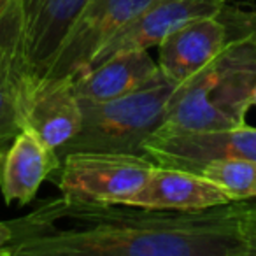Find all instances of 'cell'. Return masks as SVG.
I'll use <instances>...</instances> for the list:
<instances>
[{
	"mask_svg": "<svg viewBox=\"0 0 256 256\" xmlns=\"http://www.w3.org/2000/svg\"><path fill=\"white\" fill-rule=\"evenodd\" d=\"M28 106L22 2L12 0L0 12V148L25 126Z\"/></svg>",
	"mask_w": 256,
	"mask_h": 256,
	"instance_id": "cell-8",
	"label": "cell"
},
{
	"mask_svg": "<svg viewBox=\"0 0 256 256\" xmlns=\"http://www.w3.org/2000/svg\"><path fill=\"white\" fill-rule=\"evenodd\" d=\"M176 86L162 74L151 84L128 95L107 102H81V130L58 150V156L64 158L74 151L142 154V142L164 126Z\"/></svg>",
	"mask_w": 256,
	"mask_h": 256,
	"instance_id": "cell-3",
	"label": "cell"
},
{
	"mask_svg": "<svg viewBox=\"0 0 256 256\" xmlns=\"http://www.w3.org/2000/svg\"><path fill=\"white\" fill-rule=\"evenodd\" d=\"M62 158L34 130L23 126L0 148V193L8 206H28L44 181H53Z\"/></svg>",
	"mask_w": 256,
	"mask_h": 256,
	"instance_id": "cell-9",
	"label": "cell"
},
{
	"mask_svg": "<svg viewBox=\"0 0 256 256\" xmlns=\"http://www.w3.org/2000/svg\"><path fill=\"white\" fill-rule=\"evenodd\" d=\"M140 153L153 164L200 174L206 165L232 158L256 160V128L248 123L216 130L158 128L142 142Z\"/></svg>",
	"mask_w": 256,
	"mask_h": 256,
	"instance_id": "cell-6",
	"label": "cell"
},
{
	"mask_svg": "<svg viewBox=\"0 0 256 256\" xmlns=\"http://www.w3.org/2000/svg\"><path fill=\"white\" fill-rule=\"evenodd\" d=\"M16 240V223L11 221H0V256H8V251Z\"/></svg>",
	"mask_w": 256,
	"mask_h": 256,
	"instance_id": "cell-17",
	"label": "cell"
},
{
	"mask_svg": "<svg viewBox=\"0 0 256 256\" xmlns=\"http://www.w3.org/2000/svg\"><path fill=\"white\" fill-rule=\"evenodd\" d=\"M230 200L224 190L202 174L154 165L146 184L126 206L150 210H190L226 204Z\"/></svg>",
	"mask_w": 256,
	"mask_h": 256,
	"instance_id": "cell-13",
	"label": "cell"
},
{
	"mask_svg": "<svg viewBox=\"0 0 256 256\" xmlns=\"http://www.w3.org/2000/svg\"><path fill=\"white\" fill-rule=\"evenodd\" d=\"M252 106L256 107V88H254V92H252Z\"/></svg>",
	"mask_w": 256,
	"mask_h": 256,
	"instance_id": "cell-19",
	"label": "cell"
},
{
	"mask_svg": "<svg viewBox=\"0 0 256 256\" xmlns=\"http://www.w3.org/2000/svg\"><path fill=\"white\" fill-rule=\"evenodd\" d=\"M23 12V53L30 100L46 79L62 42L86 0H20Z\"/></svg>",
	"mask_w": 256,
	"mask_h": 256,
	"instance_id": "cell-7",
	"label": "cell"
},
{
	"mask_svg": "<svg viewBox=\"0 0 256 256\" xmlns=\"http://www.w3.org/2000/svg\"><path fill=\"white\" fill-rule=\"evenodd\" d=\"M144 154L74 151L53 178L62 198L74 206H126L154 168Z\"/></svg>",
	"mask_w": 256,
	"mask_h": 256,
	"instance_id": "cell-4",
	"label": "cell"
},
{
	"mask_svg": "<svg viewBox=\"0 0 256 256\" xmlns=\"http://www.w3.org/2000/svg\"><path fill=\"white\" fill-rule=\"evenodd\" d=\"M200 174L224 190L232 200L256 198V160L232 158L212 162Z\"/></svg>",
	"mask_w": 256,
	"mask_h": 256,
	"instance_id": "cell-15",
	"label": "cell"
},
{
	"mask_svg": "<svg viewBox=\"0 0 256 256\" xmlns=\"http://www.w3.org/2000/svg\"><path fill=\"white\" fill-rule=\"evenodd\" d=\"M230 40L228 26L220 16H202L184 23L158 44V67L174 84L202 70Z\"/></svg>",
	"mask_w": 256,
	"mask_h": 256,
	"instance_id": "cell-11",
	"label": "cell"
},
{
	"mask_svg": "<svg viewBox=\"0 0 256 256\" xmlns=\"http://www.w3.org/2000/svg\"><path fill=\"white\" fill-rule=\"evenodd\" d=\"M82 107L72 81L51 82L34 93L25 116V126L48 146L60 150L81 130Z\"/></svg>",
	"mask_w": 256,
	"mask_h": 256,
	"instance_id": "cell-14",
	"label": "cell"
},
{
	"mask_svg": "<svg viewBox=\"0 0 256 256\" xmlns=\"http://www.w3.org/2000/svg\"><path fill=\"white\" fill-rule=\"evenodd\" d=\"M218 16L228 26L230 39L234 36H240V34H254L256 36V11H248V9L226 4Z\"/></svg>",
	"mask_w": 256,
	"mask_h": 256,
	"instance_id": "cell-16",
	"label": "cell"
},
{
	"mask_svg": "<svg viewBox=\"0 0 256 256\" xmlns=\"http://www.w3.org/2000/svg\"><path fill=\"white\" fill-rule=\"evenodd\" d=\"M16 221L8 256H256V198L190 210L74 206L54 198Z\"/></svg>",
	"mask_w": 256,
	"mask_h": 256,
	"instance_id": "cell-1",
	"label": "cell"
},
{
	"mask_svg": "<svg viewBox=\"0 0 256 256\" xmlns=\"http://www.w3.org/2000/svg\"><path fill=\"white\" fill-rule=\"evenodd\" d=\"M230 0H156L124 30H121L90 64V67L116 53L150 50L184 23L202 16H218ZM86 70V68H84Z\"/></svg>",
	"mask_w": 256,
	"mask_h": 256,
	"instance_id": "cell-10",
	"label": "cell"
},
{
	"mask_svg": "<svg viewBox=\"0 0 256 256\" xmlns=\"http://www.w3.org/2000/svg\"><path fill=\"white\" fill-rule=\"evenodd\" d=\"M9 2H12V0H0V12H2L6 8H8Z\"/></svg>",
	"mask_w": 256,
	"mask_h": 256,
	"instance_id": "cell-18",
	"label": "cell"
},
{
	"mask_svg": "<svg viewBox=\"0 0 256 256\" xmlns=\"http://www.w3.org/2000/svg\"><path fill=\"white\" fill-rule=\"evenodd\" d=\"M256 88V36H234L202 70L178 84L164 128L216 130L246 124Z\"/></svg>",
	"mask_w": 256,
	"mask_h": 256,
	"instance_id": "cell-2",
	"label": "cell"
},
{
	"mask_svg": "<svg viewBox=\"0 0 256 256\" xmlns=\"http://www.w3.org/2000/svg\"><path fill=\"white\" fill-rule=\"evenodd\" d=\"M162 76L158 62L150 50L116 53L72 79L79 102H107L151 84Z\"/></svg>",
	"mask_w": 256,
	"mask_h": 256,
	"instance_id": "cell-12",
	"label": "cell"
},
{
	"mask_svg": "<svg viewBox=\"0 0 256 256\" xmlns=\"http://www.w3.org/2000/svg\"><path fill=\"white\" fill-rule=\"evenodd\" d=\"M153 2L156 0H86L40 88L51 82L72 81Z\"/></svg>",
	"mask_w": 256,
	"mask_h": 256,
	"instance_id": "cell-5",
	"label": "cell"
}]
</instances>
